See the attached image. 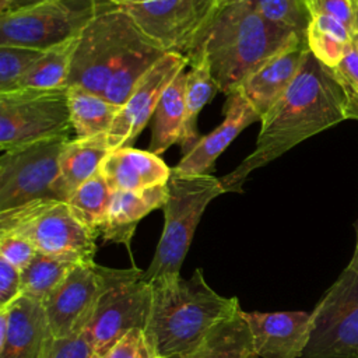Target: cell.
I'll return each instance as SVG.
<instances>
[{"mask_svg":"<svg viewBox=\"0 0 358 358\" xmlns=\"http://www.w3.org/2000/svg\"><path fill=\"white\" fill-rule=\"evenodd\" d=\"M344 119V95L331 69L309 50L289 88L262 117L255 150L221 179L225 192H241L255 169Z\"/></svg>","mask_w":358,"mask_h":358,"instance_id":"6da1fadb","label":"cell"},{"mask_svg":"<svg viewBox=\"0 0 358 358\" xmlns=\"http://www.w3.org/2000/svg\"><path fill=\"white\" fill-rule=\"evenodd\" d=\"M303 41L305 35L267 21L242 1L217 11L186 57L204 53L218 91L229 94L268 59Z\"/></svg>","mask_w":358,"mask_h":358,"instance_id":"7a4b0ae2","label":"cell"},{"mask_svg":"<svg viewBox=\"0 0 358 358\" xmlns=\"http://www.w3.org/2000/svg\"><path fill=\"white\" fill-rule=\"evenodd\" d=\"M151 284L152 298L143 330L148 355L176 358L193 350L222 319L238 312L236 296L217 294L201 268L190 278L165 277Z\"/></svg>","mask_w":358,"mask_h":358,"instance_id":"3957f363","label":"cell"},{"mask_svg":"<svg viewBox=\"0 0 358 358\" xmlns=\"http://www.w3.org/2000/svg\"><path fill=\"white\" fill-rule=\"evenodd\" d=\"M157 49L119 6L101 11L80 34L73 55L69 85H80L103 96L109 81L145 62Z\"/></svg>","mask_w":358,"mask_h":358,"instance_id":"277c9868","label":"cell"},{"mask_svg":"<svg viewBox=\"0 0 358 358\" xmlns=\"http://www.w3.org/2000/svg\"><path fill=\"white\" fill-rule=\"evenodd\" d=\"M225 193L221 179L211 173L182 175L172 172L164 204V229L143 280L180 275V267L190 248L197 224L206 207Z\"/></svg>","mask_w":358,"mask_h":358,"instance_id":"5b68a950","label":"cell"},{"mask_svg":"<svg viewBox=\"0 0 358 358\" xmlns=\"http://www.w3.org/2000/svg\"><path fill=\"white\" fill-rule=\"evenodd\" d=\"M69 141V136H57L3 151L0 211L42 200L67 201L60 157Z\"/></svg>","mask_w":358,"mask_h":358,"instance_id":"8992f818","label":"cell"},{"mask_svg":"<svg viewBox=\"0 0 358 358\" xmlns=\"http://www.w3.org/2000/svg\"><path fill=\"white\" fill-rule=\"evenodd\" d=\"M0 232L22 235L41 253L94 262L98 234L73 214L67 201L42 200L0 211Z\"/></svg>","mask_w":358,"mask_h":358,"instance_id":"52a82bcc","label":"cell"},{"mask_svg":"<svg viewBox=\"0 0 358 358\" xmlns=\"http://www.w3.org/2000/svg\"><path fill=\"white\" fill-rule=\"evenodd\" d=\"M312 313L301 358H358V250Z\"/></svg>","mask_w":358,"mask_h":358,"instance_id":"ba28073f","label":"cell"},{"mask_svg":"<svg viewBox=\"0 0 358 358\" xmlns=\"http://www.w3.org/2000/svg\"><path fill=\"white\" fill-rule=\"evenodd\" d=\"M113 3L106 0H50L0 17V46L48 50L80 36Z\"/></svg>","mask_w":358,"mask_h":358,"instance_id":"9c48e42d","label":"cell"},{"mask_svg":"<svg viewBox=\"0 0 358 358\" xmlns=\"http://www.w3.org/2000/svg\"><path fill=\"white\" fill-rule=\"evenodd\" d=\"M137 267L117 268L113 280L98 298L84 333L94 358L103 355L133 329L144 330L152 298L151 284Z\"/></svg>","mask_w":358,"mask_h":358,"instance_id":"30bf717a","label":"cell"},{"mask_svg":"<svg viewBox=\"0 0 358 358\" xmlns=\"http://www.w3.org/2000/svg\"><path fill=\"white\" fill-rule=\"evenodd\" d=\"M71 129L67 88L0 92L1 151L45 138L70 136Z\"/></svg>","mask_w":358,"mask_h":358,"instance_id":"8fae6325","label":"cell"},{"mask_svg":"<svg viewBox=\"0 0 358 358\" xmlns=\"http://www.w3.org/2000/svg\"><path fill=\"white\" fill-rule=\"evenodd\" d=\"M119 7L162 50L183 56L217 14L214 0H129Z\"/></svg>","mask_w":358,"mask_h":358,"instance_id":"7c38bea8","label":"cell"},{"mask_svg":"<svg viewBox=\"0 0 358 358\" xmlns=\"http://www.w3.org/2000/svg\"><path fill=\"white\" fill-rule=\"evenodd\" d=\"M117 268L95 262L80 263L43 301L49 330L55 338H67L85 329L95 303Z\"/></svg>","mask_w":358,"mask_h":358,"instance_id":"4fadbf2b","label":"cell"},{"mask_svg":"<svg viewBox=\"0 0 358 358\" xmlns=\"http://www.w3.org/2000/svg\"><path fill=\"white\" fill-rule=\"evenodd\" d=\"M187 64L186 56L166 52L141 78L127 101L120 106L115 122L106 133L110 151L120 147H131L148 119L154 116L162 92Z\"/></svg>","mask_w":358,"mask_h":358,"instance_id":"5bb4252c","label":"cell"},{"mask_svg":"<svg viewBox=\"0 0 358 358\" xmlns=\"http://www.w3.org/2000/svg\"><path fill=\"white\" fill-rule=\"evenodd\" d=\"M52 338L41 301L22 294L0 308V358H42Z\"/></svg>","mask_w":358,"mask_h":358,"instance_id":"9a60e30c","label":"cell"},{"mask_svg":"<svg viewBox=\"0 0 358 358\" xmlns=\"http://www.w3.org/2000/svg\"><path fill=\"white\" fill-rule=\"evenodd\" d=\"M259 358H301L310 336L312 313L242 312Z\"/></svg>","mask_w":358,"mask_h":358,"instance_id":"2e32d148","label":"cell"},{"mask_svg":"<svg viewBox=\"0 0 358 358\" xmlns=\"http://www.w3.org/2000/svg\"><path fill=\"white\" fill-rule=\"evenodd\" d=\"M224 120L213 131L200 137L194 147L183 154L182 159L172 169L175 173L197 175L207 173L221 152L235 140V137L248 126L260 120L257 112L235 88L227 94Z\"/></svg>","mask_w":358,"mask_h":358,"instance_id":"e0dca14e","label":"cell"},{"mask_svg":"<svg viewBox=\"0 0 358 358\" xmlns=\"http://www.w3.org/2000/svg\"><path fill=\"white\" fill-rule=\"evenodd\" d=\"M308 52L306 41L289 46L257 67L238 87L243 98L257 112L260 120L289 88Z\"/></svg>","mask_w":358,"mask_h":358,"instance_id":"ac0fdd59","label":"cell"},{"mask_svg":"<svg viewBox=\"0 0 358 358\" xmlns=\"http://www.w3.org/2000/svg\"><path fill=\"white\" fill-rule=\"evenodd\" d=\"M99 172L113 190H143L166 185L172 169L154 152L133 147L109 151Z\"/></svg>","mask_w":358,"mask_h":358,"instance_id":"d6986e66","label":"cell"},{"mask_svg":"<svg viewBox=\"0 0 358 358\" xmlns=\"http://www.w3.org/2000/svg\"><path fill=\"white\" fill-rule=\"evenodd\" d=\"M168 197V183L143 190H113L101 235L105 241L130 248L136 227L155 208H162Z\"/></svg>","mask_w":358,"mask_h":358,"instance_id":"ffe728a7","label":"cell"},{"mask_svg":"<svg viewBox=\"0 0 358 358\" xmlns=\"http://www.w3.org/2000/svg\"><path fill=\"white\" fill-rule=\"evenodd\" d=\"M243 310L220 320L189 352L176 358H250L256 355Z\"/></svg>","mask_w":358,"mask_h":358,"instance_id":"44dd1931","label":"cell"},{"mask_svg":"<svg viewBox=\"0 0 358 358\" xmlns=\"http://www.w3.org/2000/svg\"><path fill=\"white\" fill-rule=\"evenodd\" d=\"M109 151L106 133L83 138L76 137L66 144L60 157V176L67 200L76 189L99 171Z\"/></svg>","mask_w":358,"mask_h":358,"instance_id":"7402d4cb","label":"cell"},{"mask_svg":"<svg viewBox=\"0 0 358 358\" xmlns=\"http://www.w3.org/2000/svg\"><path fill=\"white\" fill-rule=\"evenodd\" d=\"M186 71H180L176 78L162 92L154 112L152 134L148 151L157 155L180 141L185 122Z\"/></svg>","mask_w":358,"mask_h":358,"instance_id":"603a6c76","label":"cell"},{"mask_svg":"<svg viewBox=\"0 0 358 358\" xmlns=\"http://www.w3.org/2000/svg\"><path fill=\"white\" fill-rule=\"evenodd\" d=\"M190 70L186 73V95H185V122L180 137L183 152L190 151L200 140L197 134V116L203 106L218 91L217 83L213 78L208 57L204 53H197L187 59Z\"/></svg>","mask_w":358,"mask_h":358,"instance_id":"cb8c5ba5","label":"cell"},{"mask_svg":"<svg viewBox=\"0 0 358 358\" xmlns=\"http://www.w3.org/2000/svg\"><path fill=\"white\" fill-rule=\"evenodd\" d=\"M67 102L71 126L81 138L108 133L120 110V106L80 85L67 87Z\"/></svg>","mask_w":358,"mask_h":358,"instance_id":"d4e9b609","label":"cell"},{"mask_svg":"<svg viewBox=\"0 0 358 358\" xmlns=\"http://www.w3.org/2000/svg\"><path fill=\"white\" fill-rule=\"evenodd\" d=\"M354 32L341 21L326 14L309 17L305 39L310 53L326 67L334 69L352 43Z\"/></svg>","mask_w":358,"mask_h":358,"instance_id":"484cf974","label":"cell"},{"mask_svg":"<svg viewBox=\"0 0 358 358\" xmlns=\"http://www.w3.org/2000/svg\"><path fill=\"white\" fill-rule=\"evenodd\" d=\"M78 38L69 39L43 52L41 59L28 70L15 90H64L70 76L71 60ZM14 91V90H13Z\"/></svg>","mask_w":358,"mask_h":358,"instance_id":"4316f807","label":"cell"},{"mask_svg":"<svg viewBox=\"0 0 358 358\" xmlns=\"http://www.w3.org/2000/svg\"><path fill=\"white\" fill-rule=\"evenodd\" d=\"M80 263L90 262H81L71 256L36 252L28 266L21 270L22 294L42 302Z\"/></svg>","mask_w":358,"mask_h":358,"instance_id":"83f0119b","label":"cell"},{"mask_svg":"<svg viewBox=\"0 0 358 358\" xmlns=\"http://www.w3.org/2000/svg\"><path fill=\"white\" fill-rule=\"evenodd\" d=\"M113 196V189L109 186L103 175L98 171L92 178L85 180L76 189L67 200L73 214L90 229L101 234L108 208Z\"/></svg>","mask_w":358,"mask_h":358,"instance_id":"f1b7e54d","label":"cell"},{"mask_svg":"<svg viewBox=\"0 0 358 358\" xmlns=\"http://www.w3.org/2000/svg\"><path fill=\"white\" fill-rule=\"evenodd\" d=\"M243 3L267 21L294 29L302 35L306 32L309 14L305 0H245Z\"/></svg>","mask_w":358,"mask_h":358,"instance_id":"f546056e","label":"cell"},{"mask_svg":"<svg viewBox=\"0 0 358 358\" xmlns=\"http://www.w3.org/2000/svg\"><path fill=\"white\" fill-rule=\"evenodd\" d=\"M45 50L22 46H0V92L15 90L21 78Z\"/></svg>","mask_w":358,"mask_h":358,"instance_id":"4dcf8cb0","label":"cell"},{"mask_svg":"<svg viewBox=\"0 0 358 358\" xmlns=\"http://www.w3.org/2000/svg\"><path fill=\"white\" fill-rule=\"evenodd\" d=\"M331 73L344 95L345 119H358V48L354 41Z\"/></svg>","mask_w":358,"mask_h":358,"instance_id":"1f68e13d","label":"cell"},{"mask_svg":"<svg viewBox=\"0 0 358 358\" xmlns=\"http://www.w3.org/2000/svg\"><path fill=\"white\" fill-rule=\"evenodd\" d=\"M36 255L35 246L22 235L0 232V257L22 270Z\"/></svg>","mask_w":358,"mask_h":358,"instance_id":"d6a6232c","label":"cell"},{"mask_svg":"<svg viewBox=\"0 0 358 358\" xmlns=\"http://www.w3.org/2000/svg\"><path fill=\"white\" fill-rule=\"evenodd\" d=\"M358 0H305L306 11L310 15L326 14L341 21L354 32L355 11Z\"/></svg>","mask_w":358,"mask_h":358,"instance_id":"836d02e7","label":"cell"},{"mask_svg":"<svg viewBox=\"0 0 358 358\" xmlns=\"http://www.w3.org/2000/svg\"><path fill=\"white\" fill-rule=\"evenodd\" d=\"M42 358H94L84 330L67 337L52 338Z\"/></svg>","mask_w":358,"mask_h":358,"instance_id":"e575fe53","label":"cell"},{"mask_svg":"<svg viewBox=\"0 0 358 358\" xmlns=\"http://www.w3.org/2000/svg\"><path fill=\"white\" fill-rule=\"evenodd\" d=\"M147 352L144 333L141 329H133L120 337L99 358H143Z\"/></svg>","mask_w":358,"mask_h":358,"instance_id":"d590c367","label":"cell"},{"mask_svg":"<svg viewBox=\"0 0 358 358\" xmlns=\"http://www.w3.org/2000/svg\"><path fill=\"white\" fill-rule=\"evenodd\" d=\"M21 295V270L0 257V308H6Z\"/></svg>","mask_w":358,"mask_h":358,"instance_id":"8d00e7d4","label":"cell"},{"mask_svg":"<svg viewBox=\"0 0 358 358\" xmlns=\"http://www.w3.org/2000/svg\"><path fill=\"white\" fill-rule=\"evenodd\" d=\"M46 1H50V0H0V17L10 13L35 7Z\"/></svg>","mask_w":358,"mask_h":358,"instance_id":"74e56055","label":"cell"},{"mask_svg":"<svg viewBox=\"0 0 358 358\" xmlns=\"http://www.w3.org/2000/svg\"><path fill=\"white\" fill-rule=\"evenodd\" d=\"M242 1H245V0H214L217 11H220V10H222V8L228 7V6H232V4H238V3H242Z\"/></svg>","mask_w":358,"mask_h":358,"instance_id":"f35d334b","label":"cell"},{"mask_svg":"<svg viewBox=\"0 0 358 358\" xmlns=\"http://www.w3.org/2000/svg\"><path fill=\"white\" fill-rule=\"evenodd\" d=\"M354 32H358V4H357V11H355V28Z\"/></svg>","mask_w":358,"mask_h":358,"instance_id":"ab89813d","label":"cell"},{"mask_svg":"<svg viewBox=\"0 0 358 358\" xmlns=\"http://www.w3.org/2000/svg\"><path fill=\"white\" fill-rule=\"evenodd\" d=\"M106 1H110V3H113V4H116V6H119V4L126 3V1H129V0H106Z\"/></svg>","mask_w":358,"mask_h":358,"instance_id":"60d3db41","label":"cell"},{"mask_svg":"<svg viewBox=\"0 0 358 358\" xmlns=\"http://www.w3.org/2000/svg\"><path fill=\"white\" fill-rule=\"evenodd\" d=\"M352 39H354V42H355V45H357V48H358V32H354Z\"/></svg>","mask_w":358,"mask_h":358,"instance_id":"b9f144b4","label":"cell"},{"mask_svg":"<svg viewBox=\"0 0 358 358\" xmlns=\"http://www.w3.org/2000/svg\"><path fill=\"white\" fill-rule=\"evenodd\" d=\"M143 358H159V357H152V355H148V352H145V354L143 355Z\"/></svg>","mask_w":358,"mask_h":358,"instance_id":"7bdbcfd3","label":"cell"},{"mask_svg":"<svg viewBox=\"0 0 358 358\" xmlns=\"http://www.w3.org/2000/svg\"><path fill=\"white\" fill-rule=\"evenodd\" d=\"M355 249L358 250V225H357V245H355Z\"/></svg>","mask_w":358,"mask_h":358,"instance_id":"ee69618b","label":"cell"},{"mask_svg":"<svg viewBox=\"0 0 358 358\" xmlns=\"http://www.w3.org/2000/svg\"><path fill=\"white\" fill-rule=\"evenodd\" d=\"M250 358H259V357H257V355H253V357H250Z\"/></svg>","mask_w":358,"mask_h":358,"instance_id":"f6af8a7d","label":"cell"}]
</instances>
